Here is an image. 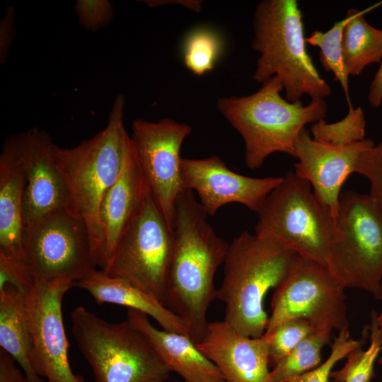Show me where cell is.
<instances>
[{
  "label": "cell",
  "mask_w": 382,
  "mask_h": 382,
  "mask_svg": "<svg viewBox=\"0 0 382 382\" xmlns=\"http://www.w3.org/2000/svg\"><path fill=\"white\" fill-rule=\"evenodd\" d=\"M252 47L260 53L253 79L260 83L279 77L285 99L301 100L304 94L312 100L331 93L306 50L302 13L296 0H262L255 9Z\"/></svg>",
  "instance_id": "5b68a950"
},
{
  "label": "cell",
  "mask_w": 382,
  "mask_h": 382,
  "mask_svg": "<svg viewBox=\"0 0 382 382\" xmlns=\"http://www.w3.org/2000/svg\"><path fill=\"white\" fill-rule=\"evenodd\" d=\"M376 297L377 299H378L379 300H382V282H381V286H380V288H379V290L376 296ZM377 320H378V325L380 326V328H381L382 330V311L381 313L378 316H377ZM378 362L380 364H382V356L381 357V358L379 359L378 360Z\"/></svg>",
  "instance_id": "8d00e7d4"
},
{
  "label": "cell",
  "mask_w": 382,
  "mask_h": 382,
  "mask_svg": "<svg viewBox=\"0 0 382 382\" xmlns=\"http://www.w3.org/2000/svg\"><path fill=\"white\" fill-rule=\"evenodd\" d=\"M256 214L255 233L272 236L299 255L328 267L331 246L341 233L307 180L288 172Z\"/></svg>",
  "instance_id": "52a82bcc"
},
{
  "label": "cell",
  "mask_w": 382,
  "mask_h": 382,
  "mask_svg": "<svg viewBox=\"0 0 382 382\" xmlns=\"http://www.w3.org/2000/svg\"><path fill=\"white\" fill-rule=\"evenodd\" d=\"M298 256L270 235L243 231L235 238L229 243L216 293L225 305L224 320L244 336H262L268 321L265 297L285 279Z\"/></svg>",
  "instance_id": "3957f363"
},
{
  "label": "cell",
  "mask_w": 382,
  "mask_h": 382,
  "mask_svg": "<svg viewBox=\"0 0 382 382\" xmlns=\"http://www.w3.org/2000/svg\"><path fill=\"white\" fill-rule=\"evenodd\" d=\"M366 11L352 8L346 13L349 21L342 32V54L347 73L354 76L366 66L382 61V29L366 21Z\"/></svg>",
  "instance_id": "603a6c76"
},
{
  "label": "cell",
  "mask_w": 382,
  "mask_h": 382,
  "mask_svg": "<svg viewBox=\"0 0 382 382\" xmlns=\"http://www.w3.org/2000/svg\"><path fill=\"white\" fill-rule=\"evenodd\" d=\"M221 48V39L215 32L207 28L195 30L184 42V64L195 75L201 76L214 68Z\"/></svg>",
  "instance_id": "4316f807"
},
{
  "label": "cell",
  "mask_w": 382,
  "mask_h": 382,
  "mask_svg": "<svg viewBox=\"0 0 382 382\" xmlns=\"http://www.w3.org/2000/svg\"><path fill=\"white\" fill-rule=\"evenodd\" d=\"M15 35V10L10 6L5 17L0 23V64L6 60L9 49Z\"/></svg>",
  "instance_id": "836d02e7"
},
{
  "label": "cell",
  "mask_w": 382,
  "mask_h": 382,
  "mask_svg": "<svg viewBox=\"0 0 382 382\" xmlns=\"http://www.w3.org/2000/svg\"><path fill=\"white\" fill-rule=\"evenodd\" d=\"M345 289L328 267L299 255L275 289L265 332L294 319L308 321L316 330L347 329Z\"/></svg>",
  "instance_id": "30bf717a"
},
{
  "label": "cell",
  "mask_w": 382,
  "mask_h": 382,
  "mask_svg": "<svg viewBox=\"0 0 382 382\" xmlns=\"http://www.w3.org/2000/svg\"><path fill=\"white\" fill-rule=\"evenodd\" d=\"M318 331L308 321L294 319L284 322L264 335L269 347V363L274 366L303 339Z\"/></svg>",
  "instance_id": "f1b7e54d"
},
{
  "label": "cell",
  "mask_w": 382,
  "mask_h": 382,
  "mask_svg": "<svg viewBox=\"0 0 382 382\" xmlns=\"http://www.w3.org/2000/svg\"><path fill=\"white\" fill-rule=\"evenodd\" d=\"M88 291L98 303L124 306L153 318L163 330L188 335L183 320L154 296L137 288L128 281L93 270L75 282Z\"/></svg>",
  "instance_id": "ffe728a7"
},
{
  "label": "cell",
  "mask_w": 382,
  "mask_h": 382,
  "mask_svg": "<svg viewBox=\"0 0 382 382\" xmlns=\"http://www.w3.org/2000/svg\"><path fill=\"white\" fill-rule=\"evenodd\" d=\"M74 11L81 27L88 31H98L112 19L115 9L108 0H78Z\"/></svg>",
  "instance_id": "1f68e13d"
},
{
  "label": "cell",
  "mask_w": 382,
  "mask_h": 382,
  "mask_svg": "<svg viewBox=\"0 0 382 382\" xmlns=\"http://www.w3.org/2000/svg\"><path fill=\"white\" fill-rule=\"evenodd\" d=\"M361 343L354 340L349 329L339 331L331 345V351L328 358L316 369L302 375L289 379L287 382H328L335 365Z\"/></svg>",
  "instance_id": "f546056e"
},
{
  "label": "cell",
  "mask_w": 382,
  "mask_h": 382,
  "mask_svg": "<svg viewBox=\"0 0 382 382\" xmlns=\"http://www.w3.org/2000/svg\"><path fill=\"white\" fill-rule=\"evenodd\" d=\"M28 292L11 285L0 287V347L18 362L30 382H44L33 369V334Z\"/></svg>",
  "instance_id": "7402d4cb"
},
{
  "label": "cell",
  "mask_w": 382,
  "mask_h": 382,
  "mask_svg": "<svg viewBox=\"0 0 382 382\" xmlns=\"http://www.w3.org/2000/svg\"><path fill=\"white\" fill-rule=\"evenodd\" d=\"M194 192L178 197L173 226V250L162 303L185 323L197 344L209 322L207 312L216 299L214 277L229 243L219 236Z\"/></svg>",
  "instance_id": "6da1fadb"
},
{
  "label": "cell",
  "mask_w": 382,
  "mask_h": 382,
  "mask_svg": "<svg viewBox=\"0 0 382 382\" xmlns=\"http://www.w3.org/2000/svg\"><path fill=\"white\" fill-rule=\"evenodd\" d=\"M330 330H318L303 339L270 371L272 382H287L321 364V350L329 342Z\"/></svg>",
  "instance_id": "cb8c5ba5"
},
{
  "label": "cell",
  "mask_w": 382,
  "mask_h": 382,
  "mask_svg": "<svg viewBox=\"0 0 382 382\" xmlns=\"http://www.w3.org/2000/svg\"><path fill=\"white\" fill-rule=\"evenodd\" d=\"M25 187L22 166L4 141L0 154V253L24 262Z\"/></svg>",
  "instance_id": "44dd1931"
},
{
  "label": "cell",
  "mask_w": 382,
  "mask_h": 382,
  "mask_svg": "<svg viewBox=\"0 0 382 382\" xmlns=\"http://www.w3.org/2000/svg\"><path fill=\"white\" fill-rule=\"evenodd\" d=\"M337 225L341 236L331 246L328 268L345 289L376 296L382 282V213L371 196L340 195Z\"/></svg>",
  "instance_id": "ba28073f"
},
{
  "label": "cell",
  "mask_w": 382,
  "mask_h": 382,
  "mask_svg": "<svg viewBox=\"0 0 382 382\" xmlns=\"http://www.w3.org/2000/svg\"><path fill=\"white\" fill-rule=\"evenodd\" d=\"M378 313L374 310L371 315L370 343L364 349L355 348L346 357L345 365L339 370L332 371L328 382H369L374 376V364L382 351V330L377 320Z\"/></svg>",
  "instance_id": "d4e9b609"
},
{
  "label": "cell",
  "mask_w": 382,
  "mask_h": 382,
  "mask_svg": "<svg viewBox=\"0 0 382 382\" xmlns=\"http://www.w3.org/2000/svg\"><path fill=\"white\" fill-rule=\"evenodd\" d=\"M366 120L361 107H349L347 115L341 120L328 123L321 120L314 123L312 138L320 143L335 146L349 145L364 140Z\"/></svg>",
  "instance_id": "83f0119b"
},
{
  "label": "cell",
  "mask_w": 382,
  "mask_h": 382,
  "mask_svg": "<svg viewBox=\"0 0 382 382\" xmlns=\"http://www.w3.org/2000/svg\"><path fill=\"white\" fill-rule=\"evenodd\" d=\"M186 190L195 191L207 215L213 216L224 205L239 203L257 212L267 196L283 177L253 178L236 173L217 156L181 160Z\"/></svg>",
  "instance_id": "9a60e30c"
},
{
  "label": "cell",
  "mask_w": 382,
  "mask_h": 382,
  "mask_svg": "<svg viewBox=\"0 0 382 382\" xmlns=\"http://www.w3.org/2000/svg\"><path fill=\"white\" fill-rule=\"evenodd\" d=\"M192 127L163 118L132 122L130 135L136 156L156 204L173 230L176 201L184 187L180 149Z\"/></svg>",
  "instance_id": "7c38bea8"
},
{
  "label": "cell",
  "mask_w": 382,
  "mask_h": 382,
  "mask_svg": "<svg viewBox=\"0 0 382 382\" xmlns=\"http://www.w3.org/2000/svg\"><path fill=\"white\" fill-rule=\"evenodd\" d=\"M25 260L35 279L75 284L96 269L86 224L59 209L25 232Z\"/></svg>",
  "instance_id": "8fae6325"
},
{
  "label": "cell",
  "mask_w": 382,
  "mask_h": 382,
  "mask_svg": "<svg viewBox=\"0 0 382 382\" xmlns=\"http://www.w3.org/2000/svg\"><path fill=\"white\" fill-rule=\"evenodd\" d=\"M15 361L11 355L0 349V382H30Z\"/></svg>",
  "instance_id": "e575fe53"
},
{
  "label": "cell",
  "mask_w": 382,
  "mask_h": 382,
  "mask_svg": "<svg viewBox=\"0 0 382 382\" xmlns=\"http://www.w3.org/2000/svg\"><path fill=\"white\" fill-rule=\"evenodd\" d=\"M349 16L334 23L325 32L316 30L306 38V43L320 49L319 61L327 72L334 74L335 79L341 85L349 107H352L349 98V74L345 68L342 54V37Z\"/></svg>",
  "instance_id": "484cf974"
},
{
  "label": "cell",
  "mask_w": 382,
  "mask_h": 382,
  "mask_svg": "<svg viewBox=\"0 0 382 382\" xmlns=\"http://www.w3.org/2000/svg\"><path fill=\"white\" fill-rule=\"evenodd\" d=\"M374 145L369 139L343 146L325 144L315 141L304 128L295 144L298 162L294 171L310 183L318 199L337 219L341 187L355 173L360 155Z\"/></svg>",
  "instance_id": "2e32d148"
},
{
  "label": "cell",
  "mask_w": 382,
  "mask_h": 382,
  "mask_svg": "<svg viewBox=\"0 0 382 382\" xmlns=\"http://www.w3.org/2000/svg\"><path fill=\"white\" fill-rule=\"evenodd\" d=\"M196 345L218 367L226 382H272L265 335L244 336L225 320L212 321Z\"/></svg>",
  "instance_id": "e0dca14e"
},
{
  "label": "cell",
  "mask_w": 382,
  "mask_h": 382,
  "mask_svg": "<svg viewBox=\"0 0 382 382\" xmlns=\"http://www.w3.org/2000/svg\"><path fill=\"white\" fill-rule=\"evenodd\" d=\"M284 85L277 76L262 83L254 93L221 97L218 111L241 134L245 144V163L250 170L260 168L272 154L293 157L295 144L307 124L324 120L328 112L325 99L291 103L280 95Z\"/></svg>",
  "instance_id": "277c9868"
},
{
  "label": "cell",
  "mask_w": 382,
  "mask_h": 382,
  "mask_svg": "<svg viewBox=\"0 0 382 382\" xmlns=\"http://www.w3.org/2000/svg\"><path fill=\"white\" fill-rule=\"evenodd\" d=\"M125 107V98L120 94L102 130L74 147L56 145L54 150L67 192L65 209L86 224L95 262L101 270L105 265L102 203L132 148L124 125Z\"/></svg>",
  "instance_id": "7a4b0ae2"
},
{
  "label": "cell",
  "mask_w": 382,
  "mask_h": 382,
  "mask_svg": "<svg viewBox=\"0 0 382 382\" xmlns=\"http://www.w3.org/2000/svg\"><path fill=\"white\" fill-rule=\"evenodd\" d=\"M173 244V231L149 192L101 270L162 302Z\"/></svg>",
  "instance_id": "9c48e42d"
},
{
  "label": "cell",
  "mask_w": 382,
  "mask_h": 382,
  "mask_svg": "<svg viewBox=\"0 0 382 382\" xmlns=\"http://www.w3.org/2000/svg\"><path fill=\"white\" fill-rule=\"evenodd\" d=\"M368 101L373 108H378L382 103V61L371 83Z\"/></svg>",
  "instance_id": "d590c367"
},
{
  "label": "cell",
  "mask_w": 382,
  "mask_h": 382,
  "mask_svg": "<svg viewBox=\"0 0 382 382\" xmlns=\"http://www.w3.org/2000/svg\"><path fill=\"white\" fill-rule=\"evenodd\" d=\"M23 170L25 233L52 213L65 209L66 189L56 165V144L44 129L32 127L10 135L4 141Z\"/></svg>",
  "instance_id": "5bb4252c"
},
{
  "label": "cell",
  "mask_w": 382,
  "mask_h": 382,
  "mask_svg": "<svg viewBox=\"0 0 382 382\" xmlns=\"http://www.w3.org/2000/svg\"><path fill=\"white\" fill-rule=\"evenodd\" d=\"M355 173L368 179L369 195L382 213V142L374 144L360 155Z\"/></svg>",
  "instance_id": "4dcf8cb0"
},
{
  "label": "cell",
  "mask_w": 382,
  "mask_h": 382,
  "mask_svg": "<svg viewBox=\"0 0 382 382\" xmlns=\"http://www.w3.org/2000/svg\"><path fill=\"white\" fill-rule=\"evenodd\" d=\"M76 345L96 382H165L171 371L127 319L108 322L83 306L71 312Z\"/></svg>",
  "instance_id": "8992f818"
},
{
  "label": "cell",
  "mask_w": 382,
  "mask_h": 382,
  "mask_svg": "<svg viewBox=\"0 0 382 382\" xmlns=\"http://www.w3.org/2000/svg\"><path fill=\"white\" fill-rule=\"evenodd\" d=\"M149 192L132 144L118 177L108 190L101 206L105 265Z\"/></svg>",
  "instance_id": "d6986e66"
},
{
  "label": "cell",
  "mask_w": 382,
  "mask_h": 382,
  "mask_svg": "<svg viewBox=\"0 0 382 382\" xmlns=\"http://www.w3.org/2000/svg\"><path fill=\"white\" fill-rule=\"evenodd\" d=\"M127 320L149 341L169 369L185 382H226L218 367L207 358L188 335L156 328L149 316L128 309Z\"/></svg>",
  "instance_id": "ac0fdd59"
},
{
  "label": "cell",
  "mask_w": 382,
  "mask_h": 382,
  "mask_svg": "<svg viewBox=\"0 0 382 382\" xmlns=\"http://www.w3.org/2000/svg\"><path fill=\"white\" fill-rule=\"evenodd\" d=\"M74 285L69 281L35 279L27 294L33 334L31 365L48 382H84L71 370L62 311V299Z\"/></svg>",
  "instance_id": "4fadbf2b"
},
{
  "label": "cell",
  "mask_w": 382,
  "mask_h": 382,
  "mask_svg": "<svg viewBox=\"0 0 382 382\" xmlns=\"http://www.w3.org/2000/svg\"><path fill=\"white\" fill-rule=\"evenodd\" d=\"M34 282L35 278L25 262L0 253V287L11 285L28 292Z\"/></svg>",
  "instance_id": "d6a6232c"
}]
</instances>
